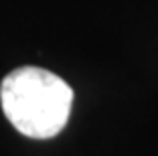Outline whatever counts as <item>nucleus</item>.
<instances>
[{
    "label": "nucleus",
    "instance_id": "nucleus-1",
    "mask_svg": "<svg viewBox=\"0 0 158 156\" xmlns=\"http://www.w3.org/2000/svg\"><path fill=\"white\" fill-rule=\"evenodd\" d=\"M6 120L23 136L45 140L67 126L73 89L63 77L41 67H19L0 83Z\"/></svg>",
    "mask_w": 158,
    "mask_h": 156
}]
</instances>
